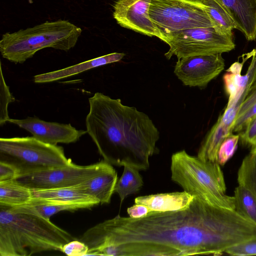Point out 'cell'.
<instances>
[{"mask_svg":"<svg viewBox=\"0 0 256 256\" xmlns=\"http://www.w3.org/2000/svg\"><path fill=\"white\" fill-rule=\"evenodd\" d=\"M256 237V226L235 210L195 196L186 209L144 217L118 215L86 230L88 256L220 255Z\"/></svg>","mask_w":256,"mask_h":256,"instance_id":"6da1fadb","label":"cell"},{"mask_svg":"<svg viewBox=\"0 0 256 256\" xmlns=\"http://www.w3.org/2000/svg\"><path fill=\"white\" fill-rule=\"evenodd\" d=\"M127 212L130 218H140L147 216L150 212L146 206L142 204H135L127 209Z\"/></svg>","mask_w":256,"mask_h":256,"instance_id":"4dcf8cb0","label":"cell"},{"mask_svg":"<svg viewBox=\"0 0 256 256\" xmlns=\"http://www.w3.org/2000/svg\"><path fill=\"white\" fill-rule=\"evenodd\" d=\"M238 182L256 198V156L250 152L242 160L238 172Z\"/></svg>","mask_w":256,"mask_h":256,"instance_id":"cb8c5ba5","label":"cell"},{"mask_svg":"<svg viewBox=\"0 0 256 256\" xmlns=\"http://www.w3.org/2000/svg\"><path fill=\"white\" fill-rule=\"evenodd\" d=\"M170 48L164 56L182 58L222 54L235 48L233 34L222 32L216 27L196 28L180 31L170 37Z\"/></svg>","mask_w":256,"mask_h":256,"instance_id":"ba28073f","label":"cell"},{"mask_svg":"<svg viewBox=\"0 0 256 256\" xmlns=\"http://www.w3.org/2000/svg\"><path fill=\"white\" fill-rule=\"evenodd\" d=\"M235 210L256 226V198L246 187L238 184L234 192Z\"/></svg>","mask_w":256,"mask_h":256,"instance_id":"7402d4cb","label":"cell"},{"mask_svg":"<svg viewBox=\"0 0 256 256\" xmlns=\"http://www.w3.org/2000/svg\"><path fill=\"white\" fill-rule=\"evenodd\" d=\"M86 131L104 160L112 165H128L146 170L160 132L145 113L101 92L88 98Z\"/></svg>","mask_w":256,"mask_h":256,"instance_id":"7a4b0ae2","label":"cell"},{"mask_svg":"<svg viewBox=\"0 0 256 256\" xmlns=\"http://www.w3.org/2000/svg\"><path fill=\"white\" fill-rule=\"evenodd\" d=\"M171 178L184 191L216 206L235 210L234 197L226 194L223 172L217 162L204 161L184 150L171 158Z\"/></svg>","mask_w":256,"mask_h":256,"instance_id":"277c9868","label":"cell"},{"mask_svg":"<svg viewBox=\"0 0 256 256\" xmlns=\"http://www.w3.org/2000/svg\"><path fill=\"white\" fill-rule=\"evenodd\" d=\"M74 238L50 220L14 208L0 206V256H30L62 251Z\"/></svg>","mask_w":256,"mask_h":256,"instance_id":"3957f363","label":"cell"},{"mask_svg":"<svg viewBox=\"0 0 256 256\" xmlns=\"http://www.w3.org/2000/svg\"><path fill=\"white\" fill-rule=\"evenodd\" d=\"M232 133V128L218 118L202 143L197 156L204 161L217 162L218 152L221 144Z\"/></svg>","mask_w":256,"mask_h":256,"instance_id":"ac0fdd59","label":"cell"},{"mask_svg":"<svg viewBox=\"0 0 256 256\" xmlns=\"http://www.w3.org/2000/svg\"><path fill=\"white\" fill-rule=\"evenodd\" d=\"M118 180L117 172L111 165L99 174L74 187L101 204H109Z\"/></svg>","mask_w":256,"mask_h":256,"instance_id":"9a60e30c","label":"cell"},{"mask_svg":"<svg viewBox=\"0 0 256 256\" xmlns=\"http://www.w3.org/2000/svg\"><path fill=\"white\" fill-rule=\"evenodd\" d=\"M32 198L77 204L89 208L100 204L96 198L84 194L74 187L32 190Z\"/></svg>","mask_w":256,"mask_h":256,"instance_id":"e0dca14e","label":"cell"},{"mask_svg":"<svg viewBox=\"0 0 256 256\" xmlns=\"http://www.w3.org/2000/svg\"><path fill=\"white\" fill-rule=\"evenodd\" d=\"M238 134L242 143L252 146L256 139V116Z\"/></svg>","mask_w":256,"mask_h":256,"instance_id":"f1b7e54d","label":"cell"},{"mask_svg":"<svg viewBox=\"0 0 256 256\" xmlns=\"http://www.w3.org/2000/svg\"><path fill=\"white\" fill-rule=\"evenodd\" d=\"M18 172L12 166L0 162V182L14 180Z\"/></svg>","mask_w":256,"mask_h":256,"instance_id":"f546056e","label":"cell"},{"mask_svg":"<svg viewBox=\"0 0 256 256\" xmlns=\"http://www.w3.org/2000/svg\"><path fill=\"white\" fill-rule=\"evenodd\" d=\"M111 165L104 160L88 166L73 163L66 166L20 176L14 180L31 190L70 188L96 176Z\"/></svg>","mask_w":256,"mask_h":256,"instance_id":"9c48e42d","label":"cell"},{"mask_svg":"<svg viewBox=\"0 0 256 256\" xmlns=\"http://www.w3.org/2000/svg\"><path fill=\"white\" fill-rule=\"evenodd\" d=\"M249 41L256 40V0H221Z\"/></svg>","mask_w":256,"mask_h":256,"instance_id":"4fadbf2b","label":"cell"},{"mask_svg":"<svg viewBox=\"0 0 256 256\" xmlns=\"http://www.w3.org/2000/svg\"><path fill=\"white\" fill-rule=\"evenodd\" d=\"M82 32L80 28L66 20L46 22L2 34L0 52L4 58L22 64L44 48L68 51L75 46Z\"/></svg>","mask_w":256,"mask_h":256,"instance_id":"5b68a950","label":"cell"},{"mask_svg":"<svg viewBox=\"0 0 256 256\" xmlns=\"http://www.w3.org/2000/svg\"><path fill=\"white\" fill-rule=\"evenodd\" d=\"M194 198V196L184 190L138 196L134 199V204L146 206L150 212H166L186 208Z\"/></svg>","mask_w":256,"mask_h":256,"instance_id":"5bb4252c","label":"cell"},{"mask_svg":"<svg viewBox=\"0 0 256 256\" xmlns=\"http://www.w3.org/2000/svg\"><path fill=\"white\" fill-rule=\"evenodd\" d=\"M124 53L113 52L76 64L64 68L36 75L34 82L36 83H48L67 78L91 68L120 61Z\"/></svg>","mask_w":256,"mask_h":256,"instance_id":"2e32d148","label":"cell"},{"mask_svg":"<svg viewBox=\"0 0 256 256\" xmlns=\"http://www.w3.org/2000/svg\"><path fill=\"white\" fill-rule=\"evenodd\" d=\"M192 0V1H194V2H201L202 0Z\"/></svg>","mask_w":256,"mask_h":256,"instance_id":"836d02e7","label":"cell"},{"mask_svg":"<svg viewBox=\"0 0 256 256\" xmlns=\"http://www.w3.org/2000/svg\"><path fill=\"white\" fill-rule=\"evenodd\" d=\"M240 138L238 134L233 133L228 136L221 144L218 152L217 162L220 166H224L232 156L235 152L238 140Z\"/></svg>","mask_w":256,"mask_h":256,"instance_id":"d4e9b609","label":"cell"},{"mask_svg":"<svg viewBox=\"0 0 256 256\" xmlns=\"http://www.w3.org/2000/svg\"><path fill=\"white\" fill-rule=\"evenodd\" d=\"M201 3L216 28L224 33L233 34L237 26L221 0H202Z\"/></svg>","mask_w":256,"mask_h":256,"instance_id":"ffe728a7","label":"cell"},{"mask_svg":"<svg viewBox=\"0 0 256 256\" xmlns=\"http://www.w3.org/2000/svg\"><path fill=\"white\" fill-rule=\"evenodd\" d=\"M88 246L80 240H72L64 244L62 252L69 256H87Z\"/></svg>","mask_w":256,"mask_h":256,"instance_id":"83f0119b","label":"cell"},{"mask_svg":"<svg viewBox=\"0 0 256 256\" xmlns=\"http://www.w3.org/2000/svg\"><path fill=\"white\" fill-rule=\"evenodd\" d=\"M256 116V86L242 103L232 126V133L242 132Z\"/></svg>","mask_w":256,"mask_h":256,"instance_id":"603a6c76","label":"cell"},{"mask_svg":"<svg viewBox=\"0 0 256 256\" xmlns=\"http://www.w3.org/2000/svg\"><path fill=\"white\" fill-rule=\"evenodd\" d=\"M8 122L26 130L38 140L52 145L75 142L87 132L86 130L76 129L70 124L46 122L36 116L20 120L10 118Z\"/></svg>","mask_w":256,"mask_h":256,"instance_id":"7c38bea8","label":"cell"},{"mask_svg":"<svg viewBox=\"0 0 256 256\" xmlns=\"http://www.w3.org/2000/svg\"><path fill=\"white\" fill-rule=\"evenodd\" d=\"M149 14L166 43L182 30L216 27L204 6L190 0H151Z\"/></svg>","mask_w":256,"mask_h":256,"instance_id":"52a82bcc","label":"cell"},{"mask_svg":"<svg viewBox=\"0 0 256 256\" xmlns=\"http://www.w3.org/2000/svg\"><path fill=\"white\" fill-rule=\"evenodd\" d=\"M124 167L122 174L114 188V192L118 194L121 203L128 195L138 192L144 184L138 169L128 165Z\"/></svg>","mask_w":256,"mask_h":256,"instance_id":"44dd1931","label":"cell"},{"mask_svg":"<svg viewBox=\"0 0 256 256\" xmlns=\"http://www.w3.org/2000/svg\"><path fill=\"white\" fill-rule=\"evenodd\" d=\"M252 146H256V139L255 140L254 142L252 144Z\"/></svg>","mask_w":256,"mask_h":256,"instance_id":"d6a6232c","label":"cell"},{"mask_svg":"<svg viewBox=\"0 0 256 256\" xmlns=\"http://www.w3.org/2000/svg\"><path fill=\"white\" fill-rule=\"evenodd\" d=\"M151 0H118L114 5V18L121 26L148 36L162 37L151 20Z\"/></svg>","mask_w":256,"mask_h":256,"instance_id":"8fae6325","label":"cell"},{"mask_svg":"<svg viewBox=\"0 0 256 256\" xmlns=\"http://www.w3.org/2000/svg\"><path fill=\"white\" fill-rule=\"evenodd\" d=\"M250 152L256 156V146H253Z\"/></svg>","mask_w":256,"mask_h":256,"instance_id":"1f68e13d","label":"cell"},{"mask_svg":"<svg viewBox=\"0 0 256 256\" xmlns=\"http://www.w3.org/2000/svg\"><path fill=\"white\" fill-rule=\"evenodd\" d=\"M224 253L231 256L256 255V238L234 246Z\"/></svg>","mask_w":256,"mask_h":256,"instance_id":"4316f807","label":"cell"},{"mask_svg":"<svg viewBox=\"0 0 256 256\" xmlns=\"http://www.w3.org/2000/svg\"><path fill=\"white\" fill-rule=\"evenodd\" d=\"M0 125L2 126L10 118L8 114V105L10 102L15 100L12 94L10 91L9 87L6 83L2 72L0 64Z\"/></svg>","mask_w":256,"mask_h":256,"instance_id":"484cf974","label":"cell"},{"mask_svg":"<svg viewBox=\"0 0 256 256\" xmlns=\"http://www.w3.org/2000/svg\"><path fill=\"white\" fill-rule=\"evenodd\" d=\"M224 68L222 54L199 55L178 59L174 73L184 85L202 88L216 77Z\"/></svg>","mask_w":256,"mask_h":256,"instance_id":"30bf717a","label":"cell"},{"mask_svg":"<svg viewBox=\"0 0 256 256\" xmlns=\"http://www.w3.org/2000/svg\"><path fill=\"white\" fill-rule=\"evenodd\" d=\"M32 190L14 180L0 182V206H23L32 198Z\"/></svg>","mask_w":256,"mask_h":256,"instance_id":"d6986e66","label":"cell"},{"mask_svg":"<svg viewBox=\"0 0 256 256\" xmlns=\"http://www.w3.org/2000/svg\"><path fill=\"white\" fill-rule=\"evenodd\" d=\"M0 162L14 167L22 175L66 166L73 164L63 148L34 136L0 138Z\"/></svg>","mask_w":256,"mask_h":256,"instance_id":"8992f818","label":"cell"}]
</instances>
